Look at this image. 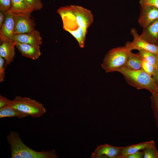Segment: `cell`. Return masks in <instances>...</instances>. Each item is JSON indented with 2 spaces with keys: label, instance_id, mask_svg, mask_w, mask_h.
<instances>
[{
  "label": "cell",
  "instance_id": "cell-22",
  "mask_svg": "<svg viewBox=\"0 0 158 158\" xmlns=\"http://www.w3.org/2000/svg\"><path fill=\"white\" fill-rule=\"evenodd\" d=\"M142 69L150 76L153 77L157 69L150 63L142 59Z\"/></svg>",
  "mask_w": 158,
  "mask_h": 158
},
{
  "label": "cell",
  "instance_id": "cell-30",
  "mask_svg": "<svg viewBox=\"0 0 158 158\" xmlns=\"http://www.w3.org/2000/svg\"><path fill=\"white\" fill-rule=\"evenodd\" d=\"M153 77L155 79L158 86V69L156 70Z\"/></svg>",
  "mask_w": 158,
  "mask_h": 158
},
{
  "label": "cell",
  "instance_id": "cell-26",
  "mask_svg": "<svg viewBox=\"0 0 158 158\" xmlns=\"http://www.w3.org/2000/svg\"><path fill=\"white\" fill-rule=\"evenodd\" d=\"M5 61L4 59L0 56V82H3L6 77L5 70Z\"/></svg>",
  "mask_w": 158,
  "mask_h": 158
},
{
  "label": "cell",
  "instance_id": "cell-29",
  "mask_svg": "<svg viewBox=\"0 0 158 158\" xmlns=\"http://www.w3.org/2000/svg\"><path fill=\"white\" fill-rule=\"evenodd\" d=\"M6 13L0 11V28L2 26L4 21Z\"/></svg>",
  "mask_w": 158,
  "mask_h": 158
},
{
  "label": "cell",
  "instance_id": "cell-24",
  "mask_svg": "<svg viewBox=\"0 0 158 158\" xmlns=\"http://www.w3.org/2000/svg\"><path fill=\"white\" fill-rule=\"evenodd\" d=\"M11 4V0H0V11L6 13L10 10Z\"/></svg>",
  "mask_w": 158,
  "mask_h": 158
},
{
  "label": "cell",
  "instance_id": "cell-6",
  "mask_svg": "<svg viewBox=\"0 0 158 158\" xmlns=\"http://www.w3.org/2000/svg\"><path fill=\"white\" fill-rule=\"evenodd\" d=\"M15 35L31 32L35 30L36 24L30 16L23 14H13Z\"/></svg>",
  "mask_w": 158,
  "mask_h": 158
},
{
  "label": "cell",
  "instance_id": "cell-23",
  "mask_svg": "<svg viewBox=\"0 0 158 158\" xmlns=\"http://www.w3.org/2000/svg\"><path fill=\"white\" fill-rule=\"evenodd\" d=\"M28 6L34 11H39L43 7V4L41 0H25Z\"/></svg>",
  "mask_w": 158,
  "mask_h": 158
},
{
  "label": "cell",
  "instance_id": "cell-4",
  "mask_svg": "<svg viewBox=\"0 0 158 158\" xmlns=\"http://www.w3.org/2000/svg\"><path fill=\"white\" fill-rule=\"evenodd\" d=\"M132 49L125 45L111 49L105 55L102 68L106 73L118 71L124 67Z\"/></svg>",
  "mask_w": 158,
  "mask_h": 158
},
{
  "label": "cell",
  "instance_id": "cell-15",
  "mask_svg": "<svg viewBox=\"0 0 158 158\" xmlns=\"http://www.w3.org/2000/svg\"><path fill=\"white\" fill-rule=\"evenodd\" d=\"M34 11L28 4L25 0H11V8L7 13L31 15Z\"/></svg>",
  "mask_w": 158,
  "mask_h": 158
},
{
  "label": "cell",
  "instance_id": "cell-18",
  "mask_svg": "<svg viewBox=\"0 0 158 158\" xmlns=\"http://www.w3.org/2000/svg\"><path fill=\"white\" fill-rule=\"evenodd\" d=\"M28 116L26 114L12 107L9 104L0 108V118L13 117L21 118Z\"/></svg>",
  "mask_w": 158,
  "mask_h": 158
},
{
  "label": "cell",
  "instance_id": "cell-27",
  "mask_svg": "<svg viewBox=\"0 0 158 158\" xmlns=\"http://www.w3.org/2000/svg\"><path fill=\"white\" fill-rule=\"evenodd\" d=\"M10 100L7 97L0 95V108H3L9 104Z\"/></svg>",
  "mask_w": 158,
  "mask_h": 158
},
{
  "label": "cell",
  "instance_id": "cell-8",
  "mask_svg": "<svg viewBox=\"0 0 158 158\" xmlns=\"http://www.w3.org/2000/svg\"><path fill=\"white\" fill-rule=\"evenodd\" d=\"M15 35L14 15L13 13H7L4 23L0 28L1 43L7 42L15 43Z\"/></svg>",
  "mask_w": 158,
  "mask_h": 158
},
{
  "label": "cell",
  "instance_id": "cell-3",
  "mask_svg": "<svg viewBox=\"0 0 158 158\" xmlns=\"http://www.w3.org/2000/svg\"><path fill=\"white\" fill-rule=\"evenodd\" d=\"M117 72L123 75L128 84L137 89H145L158 93V86L155 79L142 69L131 71L123 68Z\"/></svg>",
  "mask_w": 158,
  "mask_h": 158
},
{
  "label": "cell",
  "instance_id": "cell-9",
  "mask_svg": "<svg viewBox=\"0 0 158 158\" xmlns=\"http://www.w3.org/2000/svg\"><path fill=\"white\" fill-rule=\"evenodd\" d=\"M122 147L107 144L99 146L92 154V158H120Z\"/></svg>",
  "mask_w": 158,
  "mask_h": 158
},
{
  "label": "cell",
  "instance_id": "cell-16",
  "mask_svg": "<svg viewBox=\"0 0 158 158\" xmlns=\"http://www.w3.org/2000/svg\"><path fill=\"white\" fill-rule=\"evenodd\" d=\"M151 140L146 141L137 144L122 147L120 158H126L128 156L141 150H143L147 147L153 141Z\"/></svg>",
  "mask_w": 158,
  "mask_h": 158
},
{
  "label": "cell",
  "instance_id": "cell-31",
  "mask_svg": "<svg viewBox=\"0 0 158 158\" xmlns=\"http://www.w3.org/2000/svg\"><path fill=\"white\" fill-rule=\"evenodd\" d=\"M156 65L158 69V53L156 54Z\"/></svg>",
  "mask_w": 158,
  "mask_h": 158
},
{
  "label": "cell",
  "instance_id": "cell-5",
  "mask_svg": "<svg viewBox=\"0 0 158 158\" xmlns=\"http://www.w3.org/2000/svg\"><path fill=\"white\" fill-rule=\"evenodd\" d=\"M9 105L12 107L33 118H40L46 112L41 103L30 97L17 96L10 100Z\"/></svg>",
  "mask_w": 158,
  "mask_h": 158
},
{
  "label": "cell",
  "instance_id": "cell-21",
  "mask_svg": "<svg viewBox=\"0 0 158 158\" xmlns=\"http://www.w3.org/2000/svg\"><path fill=\"white\" fill-rule=\"evenodd\" d=\"M138 51L142 59L151 63L158 69L156 65V54L144 50H140Z\"/></svg>",
  "mask_w": 158,
  "mask_h": 158
},
{
  "label": "cell",
  "instance_id": "cell-20",
  "mask_svg": "<svg viewBox=\"0 0 158 158\" xmlns=\"http://www.w3.org/2000/svg\"><path fill=\"white\" fill-rule=\"evenodd\" d=\"M151 93V107L153 111L156 126L158 128V94L154 92Z\"/></svg>",
  "mask_w": 158,
  "mask_h": 158
},
{
  "label": "cell",
  "instance_id": "cell-10",
  "mask_svg": "<svg viewBox=\"0 0 158 158\" xmlns=\"http://www.w3.org/2000/svg\"><path fill=\"white\" fill-rule=\"evenodd\" d=\"M138 22L145 28L158 19V8L151 6H140Z\"/></svg>",
  "mask_w": 158,
  "mask_h": 158
},
{
  "label": "cell",
  "instance_id": "cell-25",
  "mask_svg": "<svg viewBox=\"0 0 158 158\" xmlns=\"http://www.w3.org/2000/svg\"><path fill=\"white\" fill-rule=\"evenodd\" d=\"M140 6H150L158 8V0H139Z\"/></svg>",
  "mask_w": 158,
  "mask_h": 158
},
{
  "label": "cell",
  "instance_id": "cell-19",
  "mask_svg": "<svg viewBox=\"0 0 158 158\" xmlns=\"http://www.w3.org/2000/svg\"><path fill=\"white\" fill-rule=\"evenodd\" d=\"M143 158H158V150L154 140L143 150Z\"/></svg>",
  "mask_w": 158,
  "mask_h": 158
},
{
  "label": "cell",
  "instance_id": "cell-1",
  "mask_svg": "<svg viewBox=\"0 0 158 158\" xmlns=\"http://www.w3.org/2000/svg\"><path fill=\"white\" fill-rule=\"evenodd\" d=\"M63 23V28L76 40L80 47L84 48L88 28L93 20L91 11L82 6L71 5L57 10Z\"/></svg>",
  "mask_w": 158,
  "mask_h": 158
},
{
  "label": "cell",
  "instance_id": "cell-7",
  "mask_svg": "<svg viewBox=\"0 0 158 158\" xmlns=\"http://www.w3.org/2000/svg\"><path fill=\"white\" fill-rule=\"evenodd\" d=\"M130 33L133 37V40L131 42H127L125 45L129 47L132 50H142L155 54L158 53V46L150 43L142 38L135 29L134 28L131 29Z\"/></svg>",
  "mask_w": 158,
  "mask_h": 158
},
{
  "label": "cell",
  "instance_id": "cell-11",
  "mask_svg": "<svg viewBox=\"0 0 158 158\" xmlns=\"http://www.w3.org/2000/svg\"><path fill=\"white\" fill-rule=\"evenodd\" d=\"M14 41L38 48H40V45L42 43L40 33L35 29L30 32L15 35Z\"/></svg>",
  "mask_w": 158,
  "mask_h": 158
},
{
  "label": "cell",
  "instance_id": "cell-14",
  "mask_svg": "<svg viewBox=\"0 0 158 158\" xmlns=\"http://www.w3.org/2000/svg\"><path fill=\"white\" fill-rule=\"evenodd\" d=\"M0 46V56L4 58L5 61V67L10 64L14 60L15 55V43L7 42H1Z\"/></svg>",
  "mask_w": 158,
  "mask_h": 158
},
{
  "label": "cell",
  "instance_id": "cell-13",
  "mask_svg": "<svg viewBox=\"0 0 158 158\" xmlns=\"http://www.w3.org/2000/svg\"><path fill=\"white\" fill-rule=\"evenodd\" d=\"M15 45L20 54L24 57L35 60L38 59L41 55L40 48L18 42H15Z\"/></svg>",
  "mask_w": 158,
  "mask_h": 158
},
{
  "label": "cell",
  "instance_id": "cell-17",
  "mask_svg": "<svg viewBox=\"0 0 158 158\" xmlns=\"http://www.w3.org/2000/svg\"><path fill=\"white\" fill-rule=\"evenodd\" d=\"M142 58L139 54L130 53L123 68L131 71L142 69Z\"/></svg>",
  "mask_w": 158,
  "mask_h": 158
},
{
  "label": "cell",
  "instance_id": "cell-28",
  "mask_svg": "<svg viewBox=\"0 0 158 158\" xmlns=\"http://www.w3.org/2000/svg\"><path fill=\"white\" fill-rule=\"evenodd\" d=\"M143 158V152L140 151L133 154L129 155L126 157V158Z\"/></svg>",
  "mask_w": 158,
  "mask_h": 158
},
{
  "label": "cell",
  "instance_id": "cell-12",
  "mask_svg": "<svg viewBox=\"0 0 158 158\" xmlns=\"http://www.w3.org/2000/svg\"><path fill=\"white\" fill-rule=\"evenodd\" d=\"M140 36L148 42L158 46V19L143 28Z\"/></svg>",
  "mask_w": 158,
  "mask_h": 158
},
{
  "label": "cell",
  "instance_id": "cell-2",
  "mask_svg": "<svg viewBox=\"0 0 158 158\" xmlns=\"http://www.w3.org/2000/svg\"><path fill=\"white\" fill-rule=\"evenodd\" d=\"M11 152V158H57L55 150L37 151L26 145L19 133L11 131L7 136Z\"/></svg>",
  "mask_w": 158,
  "mask_h": 158
}]
</instances>
